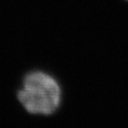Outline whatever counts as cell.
Returning a JSON list of instances; mask_svg holds the SVG:
<instances>
[{
	"mask_svg": "<svg viewBox=\"0 0 128 128\" xmlns=\"http://www.w3.org/2000/svg\"><path fill=\"white\" fill-rule=\"evenodd\" d=\"M18 99L28 112L50 115L59 107L61 88L52 76L42 71H33L25 77Z\"/></svg>",
	"mask_w": 128,
	"mask_h": 128,
	"instance_id": "obj_1",
	"label": "cell"
}]
</instances>
